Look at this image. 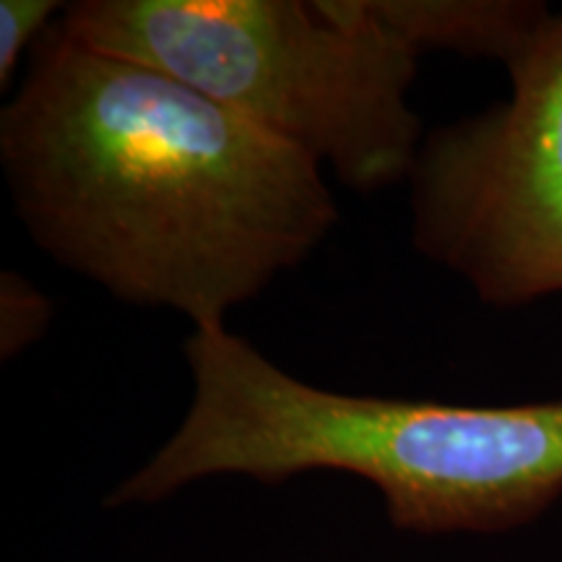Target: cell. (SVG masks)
Masks as SVG:
<instances>
[{
  "instance_id": "3957f363",
  "label": "cell",
  "mask_w": 562,
  "mask_h": 562,
  "mask_svg": "<svg viewBox=\"0 0 562 562\" xmlns=\"http://www.w3.org/2000/svg\"><path fill=\"white\" fill-rule=\"evenodd\" d=\"M58 24L94 50L172 76L355 191L409 180L419 55L355 0H79Z\"/></svg>"
},
{
  "instance_id": "277c9868",
  "label": "cell",
  "mask_w": 562,
  "mask_h": 562,
  "mask_svg": "<svg viewBox=\"0 0 562 562\" xmlns=\"http://www.w3.org/2000/svg\"><path fill=\"white\" fill-rule=\"evenodd\" d=\"M510 97L425 133L412 240L484 305L562 294V11L505 66Z\"/></svg>"
},
{
  "instance_id": "8992f818",
  "label": "cell",
  "mask_w": 562,
  "mask_h": 562,
  "mask_svg": "<svg viewBox=\"0 0 562 562\" xmlns=\"http://www.w3.org/2000/svg\"><path fill=\"white\" fill-rule=\"evenodd\" d=\"M53 323V302L30 279L16 271L0 277V355L3 360L21 355Z\"/></svg>"
},
{
  "instance_id": "5b68a950",
  "label": "cell",
  "mask_w": 562,
  "mask_h": 562,
  "mask_svg": "<svg viewBox=\"0 0 562 562\" xmlns=\"http://www.w3.org/2000/svg\"><path fill=\"white\" fill-rule=\"evenodd\" d=\"M355 9L417 55L448 50L503 66L552 13L539 0H355Z\"/></svg>"
},
{
  "instance_id": "6da1fadb",
  "label": "cell",
  "mask_w": 562,
  "mask_h": 562,
  "mask_svg": "<svg viewBox=\"0 0 562 562\" xmlns=\"http://www.w3.org/2000/svg\"><path fill=\"white\" fill-rule=\"evenodd\" d=\"M0 165L47 256L195 328H224L307 261L339 216L305 154L58 21L0 112Z\"/></svg>"
},
{
  "instance_id": "7a4b0ae2",
  "label": "cell",
  "mask_w": 562,
  "mask_h": 562,
  "mask_svg": "<svg viewBox=\"0 0 562 562\" xmlns=\"http://www.w3.org/2000/svg\"><path fill=\"white\" fill-rule=\"evenodd\" d=\"M193 396L178 430L104 505H151L211 476H360L412 533H503L562 497V398L472 406L305 383L248 339L193 328Z\"/></svg>"
},
{
  "instance_id": "52a82bcc",
  "label": "cell",
  "mask_w": 562,
  "mask_h": 562,
  "mask_svg": "<svg viewBox=\"0 0 562 562\" xmlns=\"http://www.w3.org/2000/svg\"><path fill=\"white\" fill-rule=\"evenodd\" d=\"M66 5L55 0H3L0 3V87H9L26 50H34Z\"/></svg>"
}]
</instances>
